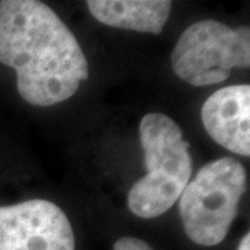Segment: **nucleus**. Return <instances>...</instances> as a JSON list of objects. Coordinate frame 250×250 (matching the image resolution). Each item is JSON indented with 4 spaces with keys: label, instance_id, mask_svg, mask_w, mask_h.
<instances>
[{
    "label": "nucleus",
    "instance_id": "obj_1",
    "mask_svg": "<svg viewBox=\"0 0 250 250\" xmlns=\"http://www.w3.org/2000/svg\"><path fill=\"white\" fill-rule=\"evenodd\" d=\"M0 62L17 71L18 93L34 106L70 99L89 77L77 38L36 0L0 1Z\"/></svg>",
    "mask_w": 250,
    "mask_h": 250
},
{
    "label": "nucleus",
    "instance_id": "obj_2",
    "mask_svg": "<svg viewBox=\"0 0 250 250\" xmlns=\"http://www.w3.org/2000/svg\"><path fill=\"white\" fill-rule=\"evenodd\" d=\"M139 132L147 174L131 188L128 207L141 218H154L181 197L192 174V157L179 125L166 114H146Z\"/></svg>",
    "mask_w": 250,
    "mask_h": 250
},
{
    "label": "nucleus",
    "instance_id": "obj_3",
    "mask_svg": "<svg viewBox=\"0 0 250 250\" xmlns=\"http://www.w3.org/2000/svg\"><path fill=\"white\" fill-rule=\"evenodd\" d=\"M246 190L241 161L223 157L203 166L179 197V214L187 236L202 246L225 239Z\"/></svg>",
    "mask_w": 250,
    "mask_h": 250
},
{
    "label": "nucleus",
    "instance_id": "obj_4",
    "mask_svg": "<svg viewBox=\"0 0 250 250\" xmlns=\"http://www.w3.org/2000/svg\"><path fill=\"white\" fill-rule=\"evenodd\" d=\"M172 70L192 86H208L229 78L232 68H249L250 31L202 20L179 36L171 54Z\"/></svg>",
    "mask_w": 250,
    "mask_h": 250
},
{
    "label": "nucleus",
    "instance_id": "obj_5",
    "mask_svg": "<svg viewBox=\"0 0 250 250\" xmlns=\"http://www.w3.org/2000/svg\"><path fill=\"white\" fill-rule=\"evenodd\" d=\"M0 250H75L71 223L43 199L0 207Z\"/></svg>",
    "mask_w": 250,
    "mask_h": 250
},
{
    "label": "nucleus",
    "instance_id": "obj_6",
    "mask_svg": "<svg viewBox=\"0 0 250 250\" xmlns=\"http://www.w3.org/2000/svg\"><path fill=\"white\" fill-rule=\"evenodd\" d=\"M202 123L218 145L250 156V86L231 85L214 92L202 107Z\"/></svg>",
    "mask_w": 250,
    "mask_h": 250
},
{
    "label": "nucleus",
    "instance_id": "obj_7",
    "mask_svg": "<svg viewBox=\"0 0 250 250\" xmlns=\"http://www.w3.org/2000/svg\"><path fill=\"white\" fill-rule=\"evenodd\" d=\"M90 14L108 27L161 34L171 13L167 0H89Z\"/></svg>",
    "mask_w": 250,
    "mask_h": 250
},
{
    "label": "nucleus",
    "instance_id": "obj_8",
    "mask_svg": "<svg viewBox=\"0 0 250 250\" xmlns=\"http://www.w3.org/2000/svg\"><path fill=\"white\" fill-rule=\"evenodd\" d=\"M113 250H153L147 243L138 238H121L114 243Z\"/></svg>",
    "mask_w": 250,
    "mask_h": 250
},
{
    "label": "nucleus",
    "instance_id": "obj_9",
    "mask_svg": "<svg viewBox=\"0 0 250 250\" xmlns=\"http://www.w3.org/2000/svg\"><path fill=\"white\" fill-rule=\"evenodd\" d=\"M238 250H250V235L249 232H246V235L243 236V239L239 243Z\"/></svg>",
    "mask_w": 250,
    "mask_h": 250
}]
</instances>
